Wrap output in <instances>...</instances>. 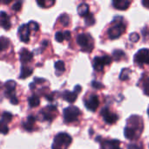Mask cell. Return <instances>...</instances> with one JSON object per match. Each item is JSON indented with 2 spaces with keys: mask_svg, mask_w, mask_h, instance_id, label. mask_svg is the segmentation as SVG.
I'll use <instances>...</instances> for the list:
<instances>
[{
  "mask_svg": "<svg viewBox=\"0 0 149 149\" xmlns=\"http://www.w3.org/2000/svg\"><path fill=\"white\" fill-rule=\"evenodd\" d=\"M72 140V137L66 133H59L55 138L52 145V149H67L71 145Z\"/></svg>",
  "mask_w": 149,
  "mask_h": 149,
  "instance_id": "cell-1",
  "label": "cell"
},
{
  "mask_svg": "<svg viewBox=\"0 0 149 149\" xmlns=\"http://www.w3.org/2000/svg\"><path fill=\"white\" fill-rule=\"evenodd\" d=\"M93 42H94L93 39L92 38V37L89 34L81 33V34L78 35V37H77V43L81 47V50L83 52H90L93 49V46H94Z\"/></svg>",
  "mask_w": 149,
  "mask_h": 149,
  "instance_id": "cell-2",
  "label": "cell"
},
{
  "mask_svg": "<svg viewBox=\"0 0 149 149\" xmlns=\"http://www.w3.org/2000/svg\"><path fill=\"white\" fill-rule=\"evenodd\" d=\"M80 114V110L74 106H71L64 109V120L66 123H72L76 121Z\"/></svg>",
  "mask_w": 149,
  "mask_h": 149,
  "instance_id": "cell-3",
  "label": "cell"
},
{
  "mask_svg": "<svg viewBox=\"0 0 149 149\" xmlns=\"http://www.w3.org/2000/svg\"><path fill=\"white\" fill-rule=\"evenodd\" d=\"M111 63L112 58L108 55H104L102 57H95L93 61V65L96 72H101L105 65H108Z\"/></svg>",
  "mask_w": 149,
  "mask_h": 149,
  "instance_id": "cell-4",
  "label": "cell"
},
{
  "mask_svg": "<svg viewBox=\"0 0 149 149\" xmlns=\"http://www.w3.org/2000/svg\"><path fill=\"white\" fill-rule=\"evenodd\" d=\"M126 31V25L122 23H117L114 25H113L112 27L109 28L107 33H108V37L111 39H116L119 38Z\"/></svg>",
  "mask_w": 149,
  "mask_h": 149,
  "instance_id": "cell-5",
  "label": "cell"
},
{
  "mask_svg": "<svg viewBox=\"0 0 149 149\" xmlns=\"http://www.w3.org/2000/svg\"><path fill=\"white\" fill-rule=\"evenodd\" d=\"M134 62L142 66L144 65H149V50L147 48L141 49L134 55Z\"/></svg>",
  "mask_w": 149,
  "mask_h": 149,
  "instance_id": "cell-6",
  "label": "cell"
},
{
  "mask_svg": "<svg viewBox=\"0 0 149 149\" xmlns=\"http://www.w3.org/2000/svg\"><path fill=\"white\" fill-rule=\"evenodd\" d=\"M56 111H57V107L55 106L50 105L47 107H45L44 110L40 111V113H38V118L41 120H49V121H52L54 119V117H55L54 113Z\"/></svg>",
  "mask_w": 149,
  "mask_h": 149,
  "instance_id": "cell-7",
  "label": "cell"
},
{
  "mask_svg": "<svg viewBox=\"0 0 149 149\" xmlns=\"http://www.w3.org/2000/svg\"><path fill=\"white\" fill-rule=\"evenodd\" d=\"M100 114L101 116L104 118V120L106 123L107 124H113L115 123L118 120H119V116L116 114V113H112L108 107H104L101 112H100Z\"/></svg>",
  "mask_w": 149,
  "mask_h": 149,
  "instance_id": "cell-8",
  "label": "cell"
},
{
  "mask_svg": "<svg viewBox=\"0 0 149 149\" xmlns=\"http://www.w3.org/2000/svg\"><path fill=\"white\" fill-rule=\"evenodd\" d=\"M99 105H100V100L97 95H92L85 101L86 107L92 112H95L99 107Z\"/></svg>",
  "mask_w": 149,
  "mask_h": 149,
  "instance_id": "cell-9",
  "label": "cell"
},
{
  "mask_svg": "<svg viewBox=\"0 0 149 149\" xmlns=\"http://www.w3.org/2000/svg\"><path fill=\"white\" fill-rule=\"evenodd\" d=\"M30 32H31V31L29 30L27 24H22L19 26L18 34H19V38L22 42L28 43L30 41Z\"/></svg>",
  "mask_w": 149,
  "mask_h": 149,
  "instance_id": "cell-10",
  "label": "cell"
},
{
  "mask_svg": "<svg viewBox=\"0 0 149 149\" xmlns=\"http://www.w3.org/2000/svg\"><path fill=\"white\" fill-rule=\"evenodd\" d=\"M124 135L127 140L133 141V140L139 138L141 135V133L139 131H137L134 127H132L127 125L124 129Z\"/></svg>",
  "mask_w": 149,
  "mask_h": 149,
  "instance_id": "cell-11",
  "label": "cell"
},
{
  "mask_svg": "<svg viewBox=\"0 0 149 149\" xmlns=\"http://www.w3.org/2000/svg\"><path fill=\"white\" fill-rule=\"evenodd\" d=\"M120 141L119 140H106L102 141V149H122L120 148Z\"/></svg>",
  "mask_w": 149,
  "mask_h": 149,
  "instance_id": "cell-12",
  "label": "cell"
},
{
  "mask_svg": "<svg viewBox=\"0 0 149 149\" xmlns=\"http://www.w3.org/2000/svg\"><path fill=\"white\" fill-rule=\"evenodd\" d=\"M33 53L30 51H28L26 48H22V50L19 52V58L22 63L29 62L32 59Z\"/></svg>",
  "mask_w": 149,
  "mask_h": 149,
  "instance_id": "cell-13",
  "label": "cell"
},
{
  "mask_svg": "<svg viewBox=\"0 0 149 149\" xmlns=\"http://www.w3.org/2000/svg\"><path fill=\"white\" fill-rule=\"evenodd\" d=\"M130 4H131V2L127 1V0H114V1H113V5L114 6V8L117 10H127Z\"/></svg>",
  "mask_w": 149,
  "mask_h": 149,
  "instance_id": "cell-14",
  "label": "cell"
},
{
  "mask_svg": "<svg viewBox=\"0 0 149 149\" xmlns=\"http://www.w3.org/2000/svg\"><path fill=\"white\" fill-rule=\"evenodd\" d=\"M0 24L3 27L4 30H9L10 28V17L4 11H0Z\"/></svg>",
  "mask_w": 149,
  "mask_h": 149,
  "instance_id": "cell-15",
  "label": "cell"
},
{
  "mask_svg": "<svg viewBox=\"0 0 149 149\" xmlns=\"http://www.w3.org/2000/svg\"><path fill=\"white\" fill-rule=\"evenodd\" d=\"M62 97H63V99H64L65 101H67V102L72 104V103H74V102L76 101L77 97H78V93H75L74 91H73V92L65 91V92L63 93V94H62Z\"/></svg>",
  "mask_w": 149,
  "mask_h": 149,
  "instance_id": "cell-16",
  "label": "cell"
},
{
  "mask_svg": "<svg viewBox=\"0 0 149 149\" xmlns=\"http://www.w3.org/2000/svg\"><path fill=\"white\" fill-rule=\"evenodd\" d=\"M5 95H7L8 97H11L14 94V91H15V88H16V82L13 81V80H8L6 83H5Z\"/></svg>",
  "mask_w": 149,
  "mask_h": 149,
  "instance_id": "cell-17",
  "label": "cell"
},
{
  "mask_svg": "<svg viewBox=\"0 0 149 149\" xmlns=\"http://www.w3.org/2000/svg\"><path fill=\"white\" fill-rule=\"evenodd\" d=\"M36 121V118L32 115H30L27 117V120L23 123V127L25 130L31 132L33 130V125Z\"/></svg>",
  "mask_w": 149,
  "mask_h": 149,
  "instance_id": "cell-18",
  "label": "cell"
},
{
  "mask_svg": "<svg viewBox=\"0 0 149 149\" xmlns=\"http://www.w3.org/2000/svg\"><path fill=\"white\" fill-rule=\"evenodd\" d=\"M78 13L80 17H86L89 14V5L87 3H81L78 7Z\"/></svg>",
  "mask_w": 149,
  "mask_h": 149,
  "instance_id": "cell-19",
  "label": "cell"
},
{
  "mask_svg": "<svg viewBox=\"0 0 149 149\" xmlns=\"http://www.w3.org/2000/svg\"><path fill=\"white\" fill-rule=\"evenodd\" d=\"M32 69L31 67H28V66H24V65H22L21 67V72H20V75H19V78L20 79H26L28 78L29 76H31L32 74Z\"/></svg>",
  "mask_w": 149,
  "mask_h": 149,
  "instance_id": "cell-20",
  "label": "cell"
},
{
  "mask_svg": "<svg viewBox=\"0 0 149 149\" xmlns=\"http://www.w3.org/2000/svg\"><path fill=\"white\" fill-rule=\"evenodd\" d=\"M28 103H29V106L31 107H36L39 105L40 103V100L38 98V96L37 95H32L31 96L29 99H28Z\"/></svg>",
  "mask_w": 149,
  "mask_h": 149,
  "instance_id": "cell-21",
  "label": "cell"
},
{
  "mask_svg": "<svg viewBox=\"0 0 149 149\" xmlns=\"http://www.w3.org/2000/svg\"><path fill=\"white\" fill-rule=\"evenodd\" d=\"M10 45V40L4 37H0V52L6 50Z\"/></svg>",
  "mask_w": 149,
  "mask_h": 149,
  "instance_id": "cell-22",
  "label": "cell"
},
{
  "mask_svg": "<svg viewBox=\"0 0 149 149\" xmlns=\"http://www.w3.org/2000/svg\"><path fill=\"white\" fill-rule=\"evenodd\" d=\"M113 56L114 60L119 61V60L124 58L125 56H126V54H125V52H124L123 51H121V50H114V51L113 52Z\"/></svg>",
  "mask_w": 149,
  "mask_h": 149,
  "instance_id": "cell-23",
  "label": "cell"
},
{
  "mask_svg": "<svg viewBox=\"0 0 149 149\" xmlns=\"http://www.w3.org/2000/svg\"><path fill=\"white\" fill-rule=\"evenodd\" d=\"M131 73V71L130 69H127V68H124L121 70V72L120 74V79L125 81L127 79H129V74Z\"/></svg>",
  "mask_w": 149,
  "mask_h": 149,
  "instance_id": "cell-24",
  "label": "cell"
},
{
  "mask_svg": "<svg viewBox=\"0 0 149 149\" xmlns=\"http://www.w3.org/2000/svg\"><path fill=\"white\" fill-rule=\"evenodd\" d=\"M58 21L64 25V26H67L70 23V18H69V16L66 14V13H64L62 14L59 17H58Z\"/></svg>",
  "mask_w": 149,
  "mask_h": 149,
  "instance_id": "cell-25",
  "label": "cell"
},
{
  "mask_svg": "<svg viewBox=\"0 0 149 149\" xmlns=\"http://www.w3.org/2000/svg\"><path fill=\"white\" fill-rule=\"evenodd\" d=\"M55 66V69L58 71V72H64L65 70V63L62 61V60H58L55 63L54 65Z\"/></svg>",
  "mask_w": 149,
  "mask_h": 149,
  "instance_id": "cell-26",
  "label": "cell"
},
{
  "mask_svg": "<svg viewBox=\"0 0 149 149\" xmlns=\"http://www.w3.org/2000/svg\"><path fill=\"white\" fill-rule=\"evenodd\" d=\"M12 114L10 113H9V112H4L3 113V115H2V121H3L4 123H9V122H10L11 121V120H12Z\"/></svg>",
  "mask_w": 149,
  "mask_h": 149,
  "instance_id": "cell-27",
  "label": "cell"
},
{
  "mask_svg": "<svg viewBox=\"0 0 149 149\" xmlns=\"http://www.w3.org/2000/svg\"><path fill=\"white\" fill-rule=\"evenodd\" d=\"M95 24V18L93 17V14L89 13L86 17V24L88 25V26H91L93 24Z\"/></svg>",
  "mask_w": 149,
  "mask_h": 149,
  "instance_id": "cell-28",
  "label": "cell"
},
{
  "mask_svg": "<svg viewBox=\"0 0 149 149\" xmlns=\"http://www.w3.org/2000/svg\"><path fill=\"white\" fill-rule=\"evenodd\" d=\"M27 25H28V28H29L30 31H38V29H39L38 24L37 22H35V21H30V22L28 23Z\"/></svg>",
  "mask_w": 149,
  "mask_h": 149,
  "instance_id": "cell-29",
  "label": "cell"
},
{
  "mask_svg": "<svg viewBox=\"0 0 149 149\" xmlns=\"http://www.w3.org/2000/svg\"><path fill=\"white\" fill-rule=\"evenodd\" d=\"M8 132H9V127H8L7 124L2 120H0V134H7Z\"/></svg>",
  "mask_w": 149,
  "mask_h": 149,
  "instance_id": "cell-30",
  "label": "cell"
},
{
  "mask_svg": "<svg viewBox=\"0 0 149 149\" xmlns=\"http://www.w3.org/2000/svg\"><path fill=\"white\" fill-rule=\"evenodd\" d=\"M143 92H144V94L149 96V78H148L144 84H143Z\"/></svg>",
  "mask_w": 149,
  "mask_h": 149,
  "instance_id": "cell-31",
  "label": "cell"
},
{
  "mask_svg": "<svg viewBox=\"0 0 149 149\" xmlns=\"http://www.w3.org/2000/svg\"><path fill=\"white\" fill-rule=\"evenodd\" d=\"M55 39H56V41L58 42V43L63 42V40L65 39V38H64V33H63L62 31H57L56 34H55Z\"/></svg>",
  "mask_w": 149,
  "mask_h": 149,
  "instance_id": "cell-32",
  "label": "cell"
},
{
  "mask_svg": "<svg viewBox=\"0 0 149 149\" xmlns=\"http://www.w3.org/2000/svg\"><path fill=\"white\" fill-rule=\"evenodd\" d=\"M129 39L133 42V43H136L140 40V35L138 33H131L130 36H129Z\"/></svg>",
  "mask_w": 149,
  "mask_h": 149,
  "instance_id": "cell-33",
  "label": "cell"
},
{
  "mask_svg": "<svg viewBox=\"0 0 149 149\" xmlns=\"http://www.w3.org/2000/svg\"><path fill=\"white\" fill-rule=\"evenodd\" d=\"M21 6H22V2L17 1V2H16V3H13L11 9H12L13 10H15V11H18V10H21Z\"/></svg>",
  "mask_w": 149,
  "mask_h": 149,
  "instance_id": "cell-34",
  "label": "cell"
},
{
  "mask_svg": "<svg viewBox=\"0 0 149 149\" xmlns=\"http://www.w3.org/2000/svg\"><path fill=\"white\" fill-rule=\"evenodd\" d=\"M92 86H93V88H95V89H102V88L105 87L100 82L96 81V80H94V81L92 82Z\"/></svg>",
  "mask_w": 149,
  "mask_h": 149,
  "instance_id": "cell-35",
  "label": "cell"
},
{
  "mask_svg": "<svg viewBox=\"0 0 149 149\" xmlns=\"http://www.w3.org/2000/svg\"><path fill=\"white\" fill-rule=\"evenodd\" d=\"M127 149H143L141 145H137V144H130L127 146Z\"/></svg>",
  "mask_w": 149,
  "mask_h": 149,
  "instance_id": "cell-36",
  "label": "cell"
},
{
  "mask_svg": "<svg viewBox=\"0 0 149 149\" xmlns=\"http://www.w3.org/2000/svg\"><path fill=\"white\" fill-rule=\"evenodd\" d=\"M10 103L13 104V105H17V103H18V100H17L16 95L11 96V97L10 98Z\"/></svg>",
  "mask_w": 149,
  "mask_h": 149,
  "instance_id": "cell-37",
  "label": "cell"
},
{
  "mask_svg": "<svg viewBox=\"0 0 149 149\" xmlns=\"http://www.w3.org/2000/svg\"><path fill=\"white\" fill-rule=\"evenodd\" d=\"M63 33H64V38H65V39L69 40V39L71 38V32H70L69 31H65L63 32Z\"/></svg>",
  "mask_w": 149,
  "mask_h": 149,
  "instance_id": "cell-38",
  "label": "cell"
},
{
  "mask_svg": "<svg viewBox=\"0 0 149 149\" xmlns=\"http://www.w3.org/2000/svg\"><path fill=\"white\" fill-rule=\"evenodd\" d=\"M81 89H82V88H81V86H76L74 87V92H75V93H77L79 94V93L81 92Z\"/></svg>",
  "mask_w": 149,
  "mask_h": 149,
  "instance_id": "cell-39",
  "label": "cell"
},
{
  "mask_svg": "<svg viewBox=\"0 0 149 149\" xmlns=\"http://www.w3.org/2000/svg\"><path fill=\"white\" fill-rule=\"evenodd\" d=\"M45 80L44 79H38V78H36L34 79V83L36 84V82H38V83H42V82H45Z\"/></svg>",
  "mask_w": 149,
  "mask_h": 149,
  "instance_id": "cell-40",
  "label": "cell"
},
{
  "mask_svg": "<svg viewBox=\"0 0 149 149\" xmlns=\"http://www.w3.org/2000/svg\"><path fill=\"white\" fill-rule=\"evenodd\" d=\"M46 99H47V100H49V101H52V100H53V95H52V94L47 95V96H46Z\"/></svg>",
  "mask_w": 149,
  "mask_h": 149,
  "instance_id": "cell-41",
  "label": "cell"
},
{
  "mask_svg": "<svg viewBox=\"0 0 149 149\" xmlns=\"http://www.w3.org/2000/svg\"><path fill=\"white\" fill-rule=\"evenodd\" d=\"M142 4H143L144 6L149 8V1H143V2H142Z\"/></svg>",
  "mask_w": 149,
  "mask_h": 149,
  "instance_id": "cell-42",
  "label": "cell"
},
{
  "mask_svg": "<svg viewBox=\"0 0 149 149\" xmlns=\"http://www.w3.org/2000/svg\"><path fill=\"white\" fill-rule=\"evenodd\" d=\"M30 88H31V89L35 88V83H31V84L30 85Z\"/></svg>",
  "mask_w": 149,
  "mask_h": 149,
  "instance_id": "cell-43",
  "label": "cell"
},
{
  "mask_svg": "<svg viewBox=\"0 0 149 149\" xmlns=\"http://www.w3.org/2000/svg\"><path fill=\"white\" fill-rule=\"evenodd\" d=\"M148 116H149V108H148Z\"/></svg>",
  "mask_w": 149,
  "mask_h": 149,
  "instance_id": "cell-44",
  "label": "cell"
}]
</instances>
